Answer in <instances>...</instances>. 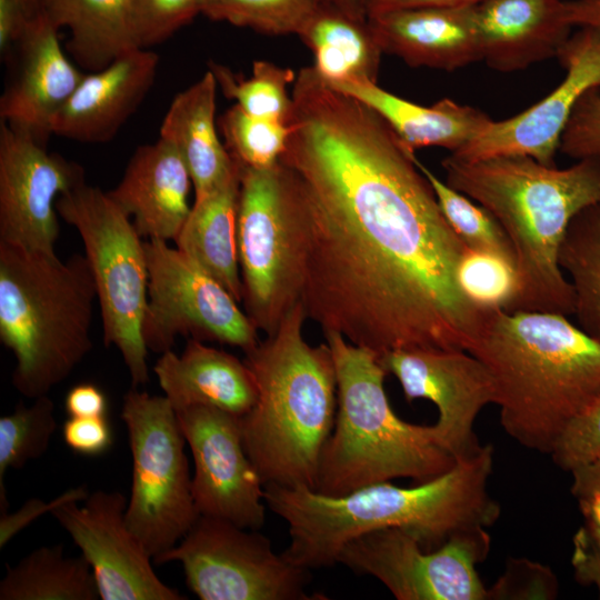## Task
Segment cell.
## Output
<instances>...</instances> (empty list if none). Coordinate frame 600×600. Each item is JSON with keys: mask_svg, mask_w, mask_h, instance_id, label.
Returning a JSON list of instances; mask_svg holds the SVG:
<instances>
[{"mask_svg": "<svg viewBox=\"0 0 600 600\" xmlns=\"http://www.w3.org/2000/svg\"><path fill=\"white\" fill-rule=\"evenodd\" d=\"M218 128L230 156L250 168H269L279 162L289 134L287 122L252 116L238 104L222 113Z\"/></svg>", "mask_w": 600, "mask_h": 600, "instance_id": "obj_35", "label": "cell"}, {"mask_svg": "<svg viewBox=\"0 0 600 600\" xmlns=\"http://www.w3.org/2000/svg\"><path fill=\"white\" fill-rule=\"evenodd\" d=\"M319 4L331 7L357 18H367L359 0H318Z\"/></svg>", "mask_w": 600, "mask_h": 600, "instance_id": "obj_51", "label": "cell"}, {"mask_svg": "<svg viewBox=\"0 0 600 600\" xmlns=\"http://www.w3.org/2000/svg\"><path fill=\"white\" fill-rule=\"evenodd\" d=\"M62 438L73 452L92 457L108 451L113 436L107 417H69Z\"/></svg>", "mask_w": 600, "mask_h": 600, "instance_id": "obj_42", "label": "cell"}, {"mask_svg": "<svg viewBox=\"0 0 600 600\" xmlns=\"http://www.w3.org/2000/svg\"><path fill=\"white\" fill-rule=\"evenodd\" d=\"M89 496L86 487H77L64 491L56 499L44 502L41 499H29L13 513H1L0 517V548L2 549L14 536L28 527L40 516L48 513L57 507L69 501H84Z\"/></svg>", "mask_w": 600, "mask_h": 600, "instance_id": "obj_44", "label": "cell"}, {"mask_svg": "<svg viewBox=\"0 0 600 600\" xmlns=\"http://www.w3.org/2000/svg\"><path fill=\"white\" fill-rule=\"evenodd\" d=\"M571 493L579 500L600 492V456L571 472Z\"/></svg>", "mask_w": 600, "mask_h": 600, "instance_id": "obj_48", "label": "cell"}, {"mask_svg": "<svg viewBox=\"0 0 600 600\" xmlns=\"http://www.w3.org/2000/svg\"><path fill=\"white\" fill-rule=\"evenodd\" d=\"M328 83L376 111L413 153L426 147H440L456 153L492 121L484 112L448 98L424 107L382 89L377 82Z\"/></svg>", "mask_w": 600, "mask_h": 600, "instance_id": "obj_25", "label": "cell"}, {"mask_svg": "<svg viewBox=\"0 0 600 600\" xmlns=\"http://www.w3.org/2000/svg\"><path fill=\"white\" fill-rule=\"evenodd\" d=\"M557 58L566 76L549 94L514 117L491 121L469 144L452 156L478 160L520 154L554 166L563 130L582 96L600 90V27H577Z\"/></svg>", "mask_w": 600, "mask_h": 600, "instance_id": "obj_18", "label": "cell"}, {"mask_svg": "<svg viewBox=\"0 0 600 600\" xmlns=\"http://www.w3.org/2000/svg\"><path fill=\"white\" fill-rule=\"evenodd\" d=\"M237 162V161H236ZM240 168L213 190L194 197L176 247L242 302L237 248Z\"/></svg>", "mask_w": 600, "mask_h": 600, "instance_id": "obj_27", "label": "cell"}, {"mask_svg": "<svg viewBox=\"0 0 600 600\" xmlns=\"http://www.w3.org/2000/svg\"><path fill=\"white\" fill-rule=\"evenodd\" d=\"M58 214L79 233L99 303L103 342L120 352L132 387L149 381L142 323L148 302L144 241L107 191L81 182L56 202Z\"/></svg>", "mask_w": 600, "mask_h": 600, "instance_id": "obj_8", "label": "cell"}, {"mask_svg": "<svg viewBox=\"0 0 600 600\" xmlns=\"http://www.w3.org/2000/svg\"><path fill=\"white\" fill-rule=\"evenodd\" d=\"M580 510L590 531L600 532V492L579 499Z\"/></svg>", "mask_w": 600, "mask_h": 600, "instance_id": "obj_50", "label": "cell"}, {"mask_svg": "<svg viewBox=\"0 0 600 600\" xmlns=\"http://www.w3.org/2000/svg\"><path fill=\"white\" fill-rule=\"evenodd\" d=\"M457 277L466 297L479 309L513 311L520 284L512 257L466 247Z\"/></svg>", "mask_w": 600, "mask_h": 600, "instance_id": "obj_34", "label": "cell"}, {"mask_svg": "<svg viewBox=\"0 0 600 600\" xmlns=\"http://www.w3.org/2000/svg\"><path fill=\"white\" fill-rule=\"evenodd\" d=\"M69 417H106L108 402L104 392L93 383L73 386L64 399Z\"/></svg>", "mask_w": 600, "mask_h": 600, "instance_id": "obj_46", "label": "cell"}, {"mask_svg": "<svg viewBox=\"0 0 600 600\" xmlns=\"http://www.w3.org/2000/svg\"><path fill=\"white\" fill-rule=\"evenodd\" d=\"M99 591L84 557H66L63 547H40L7 566L0 600H97Z\"/></svg>", "mask_w": 600, "mask_h": 600, "instance_id": "obj_30", "label": "cell"}, {"mask_svg": "<svg viewBox=\"0 0 600 600\" xmlns=\"http://www.w3.org/2000/svg\"><path fill=\"white\" fill-rule=\"evenodd\" d=\"M300 300L277 330L246 353L257 400L242 418L244 449L264 486L316 488L337 413V376L328 343L309 344Z\"/></svg>", "mask_w": 600, "mask_h": 600, "instance_id": "obj_5", "label": "cell"}, {"mask_svg": "<svg viewBox=\"0 0 600 600\" xmlns=\"http://www.w3.org/2000/svg\"><path fill=\"white\" fill-rule=\"evenodd\" d=\"M559 150L576 159H600V90L578 101L561 136Z\"/></svg>", "mask_w": 600, "mask_h": 600, "instance_id": "obj_41", "label": "cell"}, {"mask_svg": "<svg viewBox=\"0 0 600 600\" xmlns=\"http://www.w3.org/2000/svg\"><path fill=\"white\" fill-rule=\"evenodd\" d=\"M94 300L84 254L62 261L0 242V340L16 358L19 393L47 396L90 352Z\"/></svg>", "mask_w": 600, "mask_h": 600, "instance_id": "obj_7", "label": "cell"}, {"mask_svg": "<svg viewBox=\"0 0 600 600\" xmlns=\"http://www.w3.org/2000/svg\"><path fill=\"white\" fill-rule=\"evenodd\" d=\"M66 502L51 511L88 561L102 600H184L163 583L152 557L126 521L128 499L119 491L97 490L84 504Z\"/></svg>", "mask_w": 600, "mask_h": 600, "instance_id": "obj_16", "label": "cell"}, {"mask_svg": "<svg viewBox=\"0 0 600 600\" xmlns=\"http://www.w3.org/2000/svg\"><path fill=\"white\" fill-rule=\"evenodd\" d=\"M298 37L312 52L313 67L326 81L377 82L382 51L368 18L319 4Z\"/></svg>", "mask_w": 600, "mask_h": 600, "instance_id": "obj_29", "label": "cell"}, {"mask_svg": "<svg viewBox=\"0 0 600 600\" xmlns=\"http://www.w3.org/2000/svg\"><path fill=\"white\" fill-rule=\"evenodd\" d=\"M47 0H0V52L7 58L26 30L46 13Z\"/></svg>", "mask_w": 600, "mask_h": 600, "instance_id": "obj_43", "label": "cell"}, {"mask_svg": "<svg viewBox=\"0 0 600 600\" xmlns=\"http://www.w3.org/2000/svg\"><path fill=\"white\" fill-rule=\"evenodd\" d=\"M280 157L289 181L307 318L380 356L468 351L486 311L458 282L466 248L416 154L312 67L291 90Z\"/></svg>", "mask_w": 600, "mask_h": 600, "instance_id": "obj_1", "label": "cell"}, {"mask_svg": "<svg viewBox=\"0 0 600 600\" xmlns=\"http://www.w3.org/2000/svg\"><path fill=\"white\" fill-rule=\"evenodd\" d=\"M132 457L126 509L130 530L153 558L174 547L199 517L177 412L163 396L132 387L121 410Z\"/></svg>", "mask_w": 600, "mask_h": 600, "instance_id": "obj_9", "label": "cell"}, {"mask_svg": "<svg viewBox=\"0 0 600 600\" xmlns=\"http://www.w3.org/2000/svg\"><path fill=\"white\" fill-rule=\"evenodd\" d=\"M559 264L570 276L578 326L600 342V203L572 219L559 251Z\"/></svg>", "mask_w": 600, "mask_h": 600, "instance_id": "obj_31", "label": "cell"}, {"mask_svg": "<svg viewBox=\"0 0 600 600\" xmlns=\"http://www.w3.org/2000/svg\"><path fill=\"white\" fill-rule=\"evenodd\" d=\"M239 168L237 248L243 310L268 336L301 300L292 196L280 161L269 168Z\"/></svg>", "mask_w": 600, "mask_h": 600, "instance_id": "obj_10", "label": "cell"}, {"mask_svg": "<svg viewBox=\"0 0 600 600\" xmlns=\"http://www.w3.org/2000/svg\"><path fill=\"white\" fill-rule=\"evenodd\" d=\"M487 529L424 550L406 530L387 528L349 541L337 563L379 580L398 600H486L477 564L490 551Z\"/></svg>", "mask_w": 600, "mask_h": 600, "instance_id": "obj_13", "label": "cell"}, {"mask_svg": "<svg viewBox=\"0 0 600 600\" xmlns=\"http://www.w3.org/2000/svg\"><path fill=\"white\" fill-rule=\"evenodd\" d=\"M566 19L573 28L600 27V0H567Z\"/></svg>", "mask_w": 600, "mask_h": 600, "instance_id": "obj_49", "label": "cell"}, {"mask_svg": "<svg viewBox=\"0 0 600 600\" xmlns=\"http://www.w3.org/2000/svg\"><path fill=\"white\" fill-rule=\"evenodd\" d=\"M442 167L446 182L486 208L512 246L520 284L513 311L573 314L574 293L559 251L572 219L600 203V159L559 169L520 154H450Z\"/></svg>", "mask_w": 600, "mask_h": 600, "instance_id": "obj_3", "label": "cell"}, {"mask_svg": "<svg viewBox=\"0 0 600 600\" xmlns=\"http://www.w3.org/2000/svg\"><path fill=\"white\" fill-rule=\"evenodd\" d=\"M153 371L176 411L204 406L242 418L257 400L256 381L244 360L198 340L188 339L181 354L161 353Z\"/></svg>", "mask_w": 600, "mask_h": 600, "instance_id": "obj_24", "label": "cell"}, {"mask_svg": "<svg viewBox=\"0 0 600 600\" xmlns=\"http://www.w3.org/2000/svg\"><path fill=\"white\" fill-rule=\"evenodd\" d=\"M217 91L209 70L173 98L160 127L159 138L179 152L188 168L194 197L213 190L238 170L218 134Z\"/></svg>", "mask_w": 600, "mask_h": 600, "instance_id": "obj_26", "label": "cell"}, {"mask_svg": "<svg viewBox=\"0 0 600 600\" xmlns=\"http://www.w3.org/2000/svg\"><path fill=\"white\" fill-rule=\"evenodd\" d=\"M318 0H206L202 14L271 34L298 36Z\"/></svg>", "mask_w": 600, "mask_h": 600, "instance_id": "obj_36", "label": "cell"}, {"mask_svg": "<svg viewBox=\"0 0 600 600\" xmlns=\"http://www.w3.org/2000/svg\"><path fill=\"white\" fill-rule=\"evenodd\" d=\"M210 70L221 92L246 112L287 122L292 104L288 84H293L296 79L291 69L258 60L246 79L222 64L211 63Z\"/></svg>", "mask_w": 600, "mask_h": 600, "instance_id": "obj_33", "label": "cell"}, {"mask_svg": "<svg viewBox=\"0 0 600 600\" xmlns=\"http://www.w3.org/2000/svg\"><path fill=\"white\" fill-rule=\"evenodd\" d=\"M57 429L53 401L47 396L31 406L19 403L14 411L0 418V510L7 512L4 476L9 469H21L40 458L49 448Z\"/></svg>", "mask_w": 600, "mask_h": 600, "instance_id": "obj_32", "label": "cell"}, {"mask_svg": "<svg viewBox=\"0 0 600 600\" xmlns=\"http://www.w3.org/2000/svg\"><path fill=\"white\" fill-rule=\"evenodd\" d=\"M558 580L550 568L528 559H510L488 589V599H554Z\"/></svg>", "mask_w": 600, "mask_h": 600, "instance_id": "obj_40", "label": "cell"}, {"mask_svg": "<svg viewBox=\"0 0 600 600\" xmlns=\"http://www.w3.org/2000/svg\"><path fill=\"white\" fill-rule=\"evenodd\" d=\"M468 352L492 377L503 430L544 454L600 390V342L563 314L487 310Z\"/></svg>", "mask_w": 600, "mask_h": 600, "instance_id": "obj_4", "label": "cell"}, {"mask_svg": "<svg viewBox=\"0 0 600 600\" xmlns=\"http://www.w3.org/2000/svg\"><path fill=\"white\" fill-rule=\"evenodd\" d=\"M191 186L179 152L159 138L136 149L120 182L107 192L142 238L174 241L191 210Z\"/></svg>", "mask_w": 600, "mask_h": 600, "instance_id": "obj_22", "label": "cell"}, {"mask_svg": "<svg viewBox=\"0 0 600 600\" xmlns=\"http://www.w3.org/2000/svg\"><path fill=\"white\" fill-rule=\"evenodd\" d=\"M588 529V528H587ZM589 530V529H588ZM590 534L596 543V546L598 547V549L600 550V532H594V531H590Z\"/></svg>", "mask_w": 600, "mask_h": 600, "instance_id": "obj_52", "label": "cell"}, {"mask_svg": "<svg viewBox=\"0 0 600 600\" xmlns=\"http://www.w3.org/2000/svg\"><path fill=\"white\" fill-rule=\"evenodd\" d=\"M176 412L193 458L199 516L259 530L266 520L264 483L244 449L240 418L204 406Z\"/></svg>", "mask_w": 600, "mask_h": 600, "instance_id": "obj_15", "label": "cell"}, {"mask_svg": "<svg viewBox=\"0 0 600 600\" xmlns=\"http://www.w3.org/2000/svg\"><path fill=\"white\" fill-rule=\"evenodd\" d=\"M492 467L493 447L484 444L447 472L413 487L384 481L331 497L308 487L269 484L264 502L288 524L284 556L306 569H319L337 563L349 541L380 529L406 530L430 551L493 526L501 508L488 491Z\"/></svg>", "mask_w": 600, "mask_h": 600, "instance_id": "obj_2", "label": "cell"}, {"mask_svg": "<svg viewBox=\"0 0 600 600\" xmlns=\"http://www.w3.org/2000/svg\"><path fill=\"white\" fill-rule=\"evenodd\" d=\"M148 302L142 337L148 350H172L179 336L240 348L259 343L258 329L216 279L168 241H144Z\"/></svg>", "mask_w": 600, "mask_h": 600, "instance_id": "obj_12", "label": "cell"}, {"mask_svg": "<svg viewBox=\"0 0 600 600\" xmlns=\"http://www.w3.org/2000/svg\"><path fill=\"white\" fill-rule=\"evenodd\" d=\"M567 0H483L476 4L481 60L513 72L557 58L571 34Z\"/></svg>", "mask_w": 600, "mask_h": 600, "instance_id": "obj_23", "label": "cell"}, {"mask_svg": "<svg viewBox=\"0 0 600 600\" xmlns=\"http://www.w3.org/2000/svg\"><path fill=\"white\" fill-rule=\"evenodd\" d=\"M172 561L201 600L326 599L306 591L310 570L276 553L266 536L214 517L199 516L174 547L153 558Z\"/></svg>", "mask_w": 600, "mask_h": 600, "instance_id": "obj_11", "label": "cell"}, {"mask_svg": "<svg viewBox=\"0 0 600 600\" xmlns=\"http://www.w3.org/2000/svg\"><path fill=\"white\" fill-rule=\"evenodd\" d=\"M83 181L81 166L0 121V242L57 254V199Z\"/></svg>", "mask_w": 600, "mask_h": 600, "instance_id": "obj_14", "label": "cell"}, {"mask_svg": "<svg viewBox=\"0 0 600 600\" xmlns=\"http://www.w3.org/2000/svg\"><path fill=\"white\" fill-rule=\"evenodd\" d=\"M337 376V413L314 490L340 497L398 478L431 480L457 462L432 426L400 419L387 398L388 374L374 351L326 332Z\"/></svg>", "mask_w": 600, "mask_h": 600, "instance_id": "obj_6", "label": "cell"}, {"mask_svg": "<svg viewBox=\"0 0 600 600\" xmlns=\"http://www.w3.org/2000/svg\"><path fill=\"white\" fill-rule=\"evenodd\" d=\"M379 358L387 373L398 379L408 401L426 399L437 407L434 427L456 461L480 451L474 421L487 404L496 403V389L477 357L458 349L416 348Z\"/></svg>", "mask_w": 600, "mask_h": 600, "instance_id": "obj_17", "label": "cell"}, {"mask_svg": "<svg viewBox=\"0 0 600 600\" xmlns=\"http://www.w3.org/2000/svg\"><path fill=\"white\" fill-rule=\"evenodd\" d=\"M206 0H133L132 23L140 49L161 43L201 13Z\"/></svg>", "mask_w": 600, "mask_h": 600, "instance_id": "obj_38", "label": "cell"}, {"mask_svg": "<svg viewBox=\"0 0 600 600\" xmlns=\"http://www.w3.org/2000/svg\"><path fill=\"white\" fill-rule=\"evenodd\" d=\"M368 23L382 53L411 67L453 71L481 60L476 4L396 10Z\"/></svg>", "mask_w": 600, "mask_h": 600, "instance_id": "obj_21", "label": "cell"}, {"mask_svg": "<svg viewBox=\"0 0 600 600\" xmlns=\"http://www.w3.org/2000/svg\"><path fill=\"white\" fill-rule=\"evenodd\" d=\"M133 0H47L46 14L68 28L67 51L81 68L98 71L140 49L132 23Z\"/></svg>", "mask_w": 600, "mask_h": 600, "instance_id": "obj_28", "label": "cell"}, {"mask_svg": "<svg viewBox=\"0 0 600 600\" xmlns=\"http://www.w3.org/2000/svg\"><path fill=\"white\" fill-rule=\"evenodd\" d=\"M571 563L576 580L583 586H594L600 597V550L587 527L580 528L573 537Z\"/></svg>", "mask_w": 600, "mask_h": 600, "instance_id": "obj_45", "label": "cell"}, {"mask_svg": "<svg viewBox=\"0 0 600 600\" xmlns=\"http://www.w3.org/2000/svg\"><path fill=\"white\" fill-rule=\"evenodd\" d=\"M416 162L430 182L446 220L466 247L492 250L514 259L507 234L486 208L440 180L418 159Z\"/></svg>", "mask_w": 600, "mask_h": 600, "instance_id": "obj_37", "label": "cell"}, {"mask_svg": "<svg viewBox=\"0 0 600 600\" xmlns=\"http://www.w3.org/2000/svg\"><path fill=\"white\" fill-rule=\"evenodd\" d=\"M58 31L46 13L26 30L12 49L13 77L0 98V121L43 144L56 114L84 77L64 53Z\"/></svg>", "mask_w": 600, "mask_h": 600, "instance_id": "obj_19", "label": "cell"}, {"mask_svg": "<svg viewBox=\"0 0 600 600\" xmlns=\"http://www.w3.org/2000/svg\"><path fill=\"white\" fill-rule=\"evenodd\" d=\"M158 66L156 52L134 49L84 74L56 114L51 133L87 143L111 140L148 94Z\"/></svg>", "mask_w": 600, "mask_h": 600, "instance_id": "obj_20", "label": "cell"}, {"mask_svg": "<svg viewBox=\"0 0 600 600\" xmlns=\"http://www.w3.org/2000/svg\"><path fill=\"white\" fill-rule=\"evenodd\" d=\"M366 17L379 13L427 7H461L477 4L483 0H359Z\"/></svg>", "mask_w": 600, "mask_h": 600, "instance_id": "obj_47", "label": "cell"}, {"mask_svg": "<svg viewBox=\"0 0 600 600\" xmlns=\"http://www.w3.org/2000/svg\"><path fill=\"white\" fill-rule=\"evenodd\" d=\"M550 456L557 467L568 472L600 456V390L570 420Z\"/></svg>", "mask_w": 600, "mask_h": 600, "instance_id": "obj_39", "label": "cell"}]
</instances>
